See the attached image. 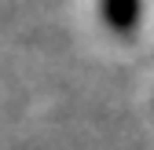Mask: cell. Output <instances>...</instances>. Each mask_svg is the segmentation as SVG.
I'll return each instance as SVG.
<instances>
[{"label":"cell","mask_w":154,"mask_h":150,"mask_svg":"<svg viewBox=\"0 0 154 150\" xmlns=\"http://www.w3.org/2000/svg\"><path fill=\"white\" fill-rule=\"evenodd\" d=\"M103 18L114 33H132L140 18V0H103Z\"/></svg>","instance_id":"obj_1"}]
</instances>
